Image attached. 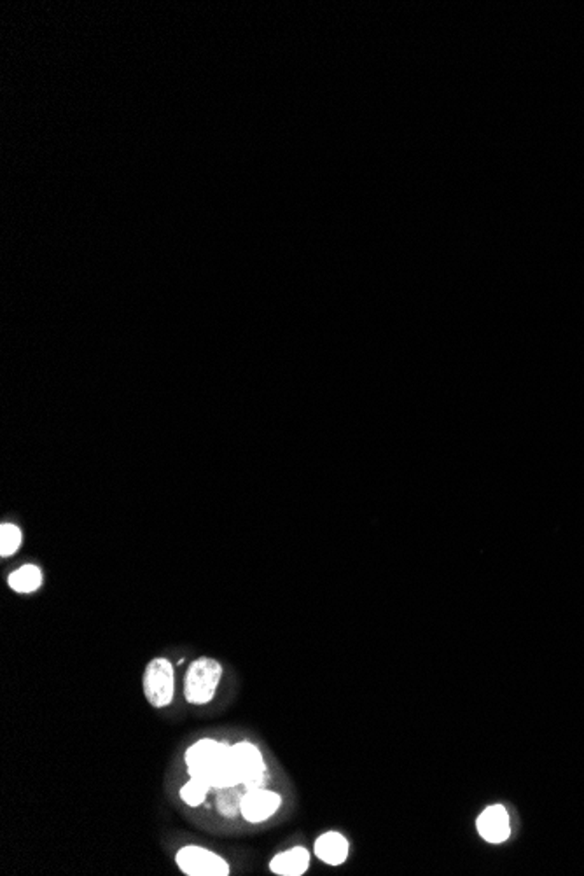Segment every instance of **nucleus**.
<instances>
[{"label": "nucleus", "instance_id": "nucleus-1", "mask_svg": "<svg viewBox=\"0 0 584 876\" xmlns=\"http://www.w3.org/2000/svg\"><path fill=\"white\" fill-rule=\"evenodd\" d=\"M184 761L189 776L205 782L211 789L242 785L233 745L228 742L202 738L186 751Z\"/></svg>", "mask_w": 584, "mask_h": 876}, {"label": "nucleus", "instance_id": "nucleus-2", "mask_svg": "<svg viewBox=\"0 0 584 876\" xmlns=\"http://www.w3.org/2000/svg\"><path fill=\"white\" fill-rule=\"evenodd\" d=\"M224 669L213 658L195 660L184 675V698L191 705H207L215 698Z\"/></svg>", "mask_w": 584, "mask_h": 876}, {"label": "nucleus", "instance_id": "nucleus-3", "mask_svg": "<svg viewBox=\"0 0 584 876\" xmlns=\"http://www.w3.org/2000/svg\"><path fill=\"white\" fill-rule=\"evenodd\" d=\"M142 689L148 703L155 709H164L175 696V669L168 658H155L146 665L142 675Z\"/></svg>", "mask_w": 584, "mask_h": 876}, {"label": "nucleus", "instance_id": "nucleus-4", "mask_svg": "<svg viewBox=\"0 0 584 876\" xmlns=\"http://www.w3.org/2000/svg\"><path fill=\"white\" fill-rule=\"evenodd\" d=\"M177 868L188 876H228V861L211 848L200 845H184L175 854Z\"/></svg>", "mask_w": 584, "mask_h": 876}, {"label": "nucleus", "instance_id": "nucleus-5", "mask_svg": "<svg viewBox=\"0 0 584 876\" xmlns=\"http://www.w3.org/2000/svg\"><path fill=\"white\" fill-rule=\"evenodd\" d=\"M235 761L242 785L247 791L263 787L266 780V763L261 751L251 742H238L233 745Z\"/></svg>", "mask_w": 584, "mask_h": 876}, {"label": "nucleus", "instance_id": "nucleus-6", "mask_svg": "<svg viewBox=\"0 0 584 876\" xmlns=\"http://www.w3.org/2000/svg\"><path fill=\"white\" fill-rule=\"evenodd\" d=\"M282 805V798L278 792L268 789H251L242 794L240 800V814L247 823L260 824L273 817Z\"/></svg>", "mask_w": 584, "mask_h": 876}, {"label": "nucleus", "instance_id": "nucleus-7", "mask_svg": "<svg viewBox=\"0 0 584 876\" xmlns=\"http://www.w3.org/2000/svg\"><path fill=\"white\" fill-rule=\"evenodd\" d=\"M478 831L483 840L490 843H502L509 838V816L504 807L493 805L486 808L478 819Z\"/></svg>", "mask_w": 584, "mask_h": 876}, {"label": "nucleus", "instance_id": "nucleus-8", "mask_svg": "<svg viewBox=\"0 0 584 876\" xmlns=\"http://www.w3.org/2000/svg\"><path fill=\"white\" fill-rule=\"evenodd\" d=\"M308 866H310V852L305 847H294L285 852H280L269 863V870L275 875L280 876L305 875Z\"/></svg>", "mask_w": 584, "mask_h": 876}, {"label": "nucleus", "instance_id": "nucleus-9", "mask_svg": "<svg viewBox=\"0 0 584 876\" xmlns=\"http://www.w3.org/2000/svg\"><path fill=\"white\" fill-rule=\"evenodd\" d=\"M350 845L347 838L336 831L324 832L316 841V854L322 863L329 866H340L348 857Z\"/></svg>", "mask_w": 584, "mask_h": 876}, {"label": "nucleus", "instance_id": "nucleus-10", "mask_svg": "<svg viewBox=\"0 0 584 876\" xmlns=\"http://www.w3.org/2000/svg\"><path fill=\"white\" fill-rule=\"evenodd\" d=\"M7 584L16 593L37 591L43 586V570L34 564H27L9 574Z\"/></svg>", "mask_w": 584, "mask_h": 876}, {"label": "nucleus", "instance_id": "nucleus-11", "mask_svg": "<svg viewBox=\"0 0 584 876\" xmlns=\"http://www.w3.org/2000/svg\"><path fill=\"white\" fill-rule=\"evenodd\" d=\"M21 541H23V534L16 525L12 523L0 525V555L4 559L14 555L20 550Z\"/></svg>", "mask_w": 584, "mask_h": 876}, {"label": "nucleus", "instance_id": "nucleus-12", "mask_svg": "<svg viewBox=\"0 0 584 876\" xmlns=\"http://www.w3.org/2000/svg\"><path fill=\"white\" fill-rule=\"evenodd\" d=\"M209 785L198 778H189L182 787H180V800L188 805V807H200L205 798H207V792H209Z\"/></svg>", "mask_w": 584, "mask_h": 876}, {"label": "nucleus", "instance_id": "nucleus-13", "mask_svg": "<svg viewBox=\"0 0 584 876\" xmlns=\"http://www.w3.org/2000/svg\"><path fill=\"white\" fill-rule=\"evenodd\" d=\"M217 807H219V812L228 816V817H233L236 814V810H240V801L235 803V794H229V796H224L220 794L219 800H217Z\"/></svg>", "mask_w": 584, "mask_h": 876}]
</instances>
